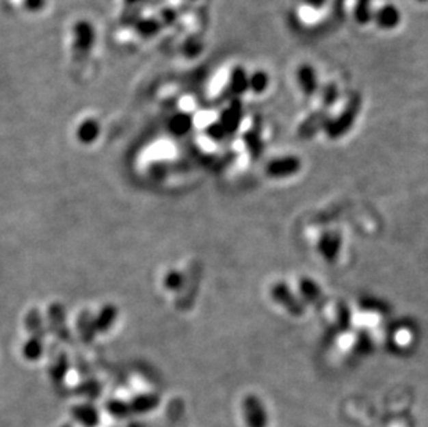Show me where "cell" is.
<instances>
[{
  "mask_svg": "<svg viewBox=\"0 0 428 427\" xmlns=\"http://www.w3.org/2000/svg\"><path fill=\"white\" fill-rule=\"evenodd\" d=\"M360 109H362V97L360 94L353 93L345 103L341 113L334 118H329L325 127L326 135L330 139H340L341 136L348 133L352 129L360 113Z\"/></svg>",
  "mask_w": 428,
  "mask_h": 427,
  "instance_id": "cell-1",
  "label": "cell"
},
{
  "mask_svg": "<svg viewBox=\"0 0 428 427\" xmlns=\"http://www.w3.org/2000/svg\"><path fill=\"white\" fill-rule=\"evenodd\" d=\"M301 170V159L294 155H284L272 159V161L267 164L266 172L272 178H290L295 174H298Z\"/></svg>",
  "mask_w": 428,
  "mask_h": 427,
  "instance_id": "cell-2",
  "label": "cell"
},
{
  "mask_svg": "<svg viewBox=\"0 0 428 427\" xmlns=\"http://www.w3.org/2000/svg\"><path fill=\"white\" fill-rule=\"evenodd\" d=\"M74 49L79 55H88L96 42V31L89 21H78L72 27Z\"/></svg>",
  "mask_w": 428,
  "mask_h": 427,
  "instance_id": "cell-3",
  "label": "cell"
},
{
  "mask_svg": "<svg viewBox=\"0 0 428 427\" xmlns=\"http://www.w3.org/2000/svg\"><path fill=\"white\" fill-rule=\"evenodd\" d=\"M243 412L247 427H266L267 416L262 401L255 396H248L243 401Z\"/></svg>",
  "mask_w": 428,
  "mask_h": 427,
  "instance_id": "cell-4",
  "label": "cell"
},
{
  "mask_svg": "<svg viewBox=\"0 0 428 427\" xmlns=\"http://www.w3.org/2000/svg\"><path fill=\"white\" fill-rule=\"evenodd\" d=\"M272 298L286 308L290 313L298 316L304 312V305L299 298L294 296L291 289L284 283H278L272 287Z\"/></svg>",
  "mask_w": 428,
  "mask_h": 427,
  "instance_id": "cell-5",
  "label": "cell"
},
{
  "mask_svg": "<svg viewBox=\"0 0 428 427\" xmlns=\"http://www.w3.org/2000/svg\"><path fill=\"white\" fill-rule=\"evenodd\" d=\"M49 325L50 331L63 341H71V333L66 322V311L62 304L55 302L49 308Z\"/></svg>",
  "mask_w": 428,
  "mask_h": 427,
  "instance_id": "cell-6",
  "label": "cell"
},
{
  "mask_svg": "<svg viewBox=\"0 0 428 427\" xmlns=\"http://www.w3.org/2000/svg\"><path fill=\"white\" fill-rule=\"evenodd\" d=\"M297 85L306 97H312L319 92V79L313 66L301 64L295 71Z\"/></svg>",
  "mask_w": 428,
  "mask_h": 427,
  "instance_id": "cell-7",
  "label": "cell"
},
{
  "mask_svg": "<svg viewBox=\"0 0 428 427\" xmlns=\"http://www.w3.org/2000/svg\"><path fill=\"white\" fill-rule=\"evenodd\" d=\"M373 21L383 31H394L399 27L402 21V14L397 6L384 5L383 8L374 12Z\"/></svg>",
  "mask_w": 428,
  "mask_h": 427,
  "instance_id": "cell-8",
  "label": "cell"
},
{
  "mask_svg": "<svg viewBox=\"0 0 428 427\" xmlns=\"http://www.w3.org/2000/svg\"><path fill=\"white\" fill-rule=\"evenodd\" d=\"M71 416L82 427H97L100 423V412L90 402L72 406Z\"/></svg>",
  "mask_w": 428,
  "mask_h": 427,
  "instance_id": "cell-9",
  "label": "cell"
},
{
  "mask_svg": "<svg viewBox=\"0 0 428 427\" xmlns=\"http://www.w3.org/2000/svg\"><path fill=\"white\" fill-rule=\"evenodd\" d=\"M243 118V105L239 99H235L226 110H224L219 122L225 128V131L229 133H235L241 122Z\"/></svg>",
  "mask_w": 428,
  "mask_h": 427,
  "instance_id": "cell-10",
  "label": "cell"
},
{
  "mask_svg": "<svg viewBox=\"0 0 428 427\" xmlns=\"http://www.w3.org/2000/svg\"><path fill=\"white\" fill-rule=\"evenodd\" d=\"M229 92L233 96H241L250 90V74L244 67H235L229 77Z\"/></svg>",
  "mask_w": 428,
  "mask_h": 427,
  "instance_id": "cell-11",
  "label": "cell"
},
{
  "mask_svg": "<svg viewBox=\"0 0 428 427\" xmlns=\"http://www.w3.org/2000/svg\"><path fill=\"white\" fill-rule=\"evenodd\" d=\"M329 116L325 110H319L315 112L313 114H310L301 125L299 128V133L305 138L308 136H313L319 129H325L327 121H329Z\"/></svg>",
  "mask_w": 428,
  "mask_h": 427,
  "instance_id": "cell-12",
  "label": "cell"
},
{
  "mask_svg": "<svg viewBox=\"0 0 428 427\" xmlns=\"http://www.w3.org/2000/svg\"><path fill=\"white\" fill-rule=\"evenodd\" d=\"M117 315H118V311L114 305H111V304L104 305L100 309L98 315L94 318V325H96L97 333L109 332L117 320Z\"/></svg>",
  "mask_w": 428,
  "mask_h": 427,
  "instance_id": "cell-13",
  "label": "cell"
},
{
  "mask_svg": "<svg viewBox=\"0 0 428 427\" xmlns=\"http://www.w3.org/2000/svg\"><path fill=\"white\" fill-rule=\"evenodd\" d=\"M131 408L132 412L136 415H143V413H148L154 409L158 408L159 405V397L157 394H140L137 397H135L131 402Z\"/></svg>",
  "mask_w": 428,
  "mask_h": 427,
  "instance_id": "cell-14",
  "label": "cell"
},
{
  "mask_svg": "<svg viewBox=\"0 0 428 427\" xmlns=\"http://www.w3.org/2000/svg\"><path fill=\"white\" fill-rule=\"evenodd\" d=\"M78 332L85 343H92L96 337L97 329L94 325V316L90 312H82L78 319Z\"/></svg>",
  "mask_w": 428,
  "mask_h": 427,
  "instance_id": "cell-15",
  "label": "cell"
},
{
  "mask_svg": "<svg viewBox=\"0 0 428 427\" xmlns=\"http://www.w3.org/2000/svg\"><path fill=\"white\" fill-rule=\"evenodd\" d=\"M98 135H100V124L93 118L85 120L77 131L78 140L83 144H90V143L96 142Z\"/></svg>",
  "mask_w": 428,
  "mask_h": 427,
  "instance_id": "cell-16",
  "label": "cell"
},
{
  "mask_svg": "<svg viewBox=\"0 0 428 427\" xmlns=\"http://www.w3.org/2000/svg\"><path fill=\"white\" fill-rule=\"evenodd\" d=\"M193 128V117L189 113H178L170 120V131L175 136H185Z\"/></svg>",
  "mask_w": 428,
  "mask_h": 427,
  "instance_id": "cell-17",
  "label": "cell"
},
{
  "mask_svg": "<svg viewBox=\"0 0 428 427\" xmlns=\"http://www.w3.org/2000/svg\"><path fill=\"white\" fill-rule=\"evenodd\" d=\"M25 325L28 332L31 333V337L39 339V340H44L46 336V329L43 325V320L40 316V312L38 309H31L27 315L25 319Z\"/></svg>",
  "mask_w": 428,
  "mask_h": 427,
  "instance_id": "cell-18",
  "label": "cell"
},
{
  "mask_svg": "<svg viewBox=\"0 0 428 427\" xmlns=\"http://www.w3.org/2000/svg\"><path fill=\"white\" fill-rule=\"evenodd\" d=\"M374 12L371 8V0H356L353 6V18L359 25H366L373 21Z\"/></svg>",
  "mask_w": 428,
  "mask_h": 427,
  "instance_id": "cell-19",
  "label": "cell"
},
{
  "mask_svg": "<svg viewBox=\"0 0 428 427\" xmlns=\"http://www.w3.org/2000/svg\"><path fill=\"white\" fill-rule=\"evenodd\" d=\"M271 86V77L266 71L258 70L250 74V90L255 94L265 93Z\"/></svg>",
  "mask_w": 428,
  "mask_h": 427,
  "instance_id": "cell-20",
  "label": "cell"
},
{
  "mask_svg": "<svg viewBox=\"0 0 428 427\" xmlns=\"http://www.w3.org/2000/svg\"><path fill=\"white\" fill-rule=\"evenodd\" d=\"M70 363L66 355H59L55 361H53L51 366H50V376L53 379V382L56 383H62L64 380V378L67 376Z\"/></svg>",
  "mask_w": 428,
  "mask_h": 427,
  "instance_id": "cell-21",
  "label": "cell"
},
{
  "mask_svg": "<svg viewBox=\"0 0 428 427\" xmlns=\"http://www.w3.org/2000/svg\"><path fill=\"white\" fill-rule=\"evenodd\" d=\"M161 28H163L161 21L157 20V18H150V17L140 20L135 25L136 32L143 38H151V36L157 35L159 31H161Z\"/></svg>",
  "mask_w": 428,
  "mask_h": 427,
  "instance_id": "cell-22",
  "label": "cell"
},
{
  "mask_svg": "<svg viewBox=\"0 0 428 427\" xmlns=\"http://www.w3.org/2000/svg\"><path fill=\"white\" fill-rule=\"evenodd\" d=\"M105 409L116 419H126L133 413L131 404L126 401H121V400L109 401L105 405Z\"/></svg>",
  "mask_w": 428,
  "mask_h": 427,
  "instance_id": "cell-23",
  "label": "cell"
},
{
  "mask_svg": "<svg viewBox=\"0 0 428 427\" xmlns=\"http://www.w3.org/2000/svg\"><path fill=\"white\" fill-rule=\"evenodd\" d=\"M319 250L322 251V254L327 258V261H332L340 250V239L337 236H325V239L322 240L319 246Z\"/></svg>",
  "mask_w": 428,
  "mask_h": 427,
  "instance_id": "cell-24",
  "label": "cell"
},
{
  "mask_svg": "<svg viewBox=\"0 0 428 427\" xmlns=\"http://www.w3.org/2000/svg\"><path fill=\"white\" fill-rule=\"evenodd\" d=\"M338 96H340V89H338L337 83H334V82H329L322 89H320V97H322V103L325 107H327V109L336 104V101L338 100Z\"/></svg>",
  "mask_w": 428,
  "mask_h": 427,
  "instance_id": "cell-25",
  "label": "cell"
},
{
  "mask_svg": "<svg viewBox=\"0 0 428 427\" xmlns=\"http://www.w3.org/2000/svg\"><path fill=\"white\" fill-rule=\"evenodd\" d=\"M23 352L28 361H38L40 358V355L43 354V340L31 337L25 343Z\"/></svg>",
  "mask_w": 428,
  "mask_h": 427,
  "instance_id": "cell-26",
  "label": "cell"
},
{
  "mask_svg": "<svg viewBox=\"0 0 428 427\" xmlns=\"http://www.w3.org/2000/svg\"><path fill=\"white\" fill-rule=\"evenodd\" d=\"M78 394H82V396H86L89 398H96L100 396V391H101V387L98 385V382L96 380H89V382H83L78 389H77Z\"/></svg>",
  "mask_w": 428,
  "mask_h": 427,
  "instance_id": "cell-27",
  "label": "cell"
},
{
  "mask_svg": "<svg viewBox=\"0 0 428 427\" xmlns=\"http://www.w3.org/2000/svg\"><path fill=\"white\" fill-rule=\"evenodd\" d=\"M301 292H302V296L309 301H315L320 296V290L317 285L313 283L312 281H304L301 283Z\"/></svg>",
  "mask_w": 428,
  "mask_h": 427,
  "instance_id": "cell-28",
  "label": "cell"
},
{
  "mask_svg": "<svg viewBox=\"0 0 428 427\" xmlns=\"http://www.w3.org/2000/svg\"><path fill=\"white\" fill-rule=\"evenodd\" d=\"M206 135H208L211 139H213V140H222V139L228 135V132L225 131V128L222 127V124L218 121V122H213V124L208 125V128H206Z\"/></svg>",
  "mask_w": 428,
  "mask_h": 427,
  "instance_id": "cell-29",
  "label": "cell"
},
{
  "mask_svg": "<svg viewBox=\"0 0 428 427\" xmlns=\"http://www.w3.org/2000/svg\"><path fill=\"white\" fill-rule=\"evenodd\" d=\"M165 286H167V289H170V290H178V289H180V287L183 286V276H182V274H179V272H176V271L170 272V274L167 275V278H165Z\"/></svg>",
  "mask_w": 428,
  "mask_h": 427,
  "instance_id": "cell-30",
  "label": "cell"
},
{
  "mask_svg": "<svg viewBox=\"0 0 428 427\" xmlns=\"http://www.w3.org/2000/svg\"><path fill=\"white\" fill-rule=\"evenodd\" d=\"M24 3L29 12H38L43 8V0H24Z\"/></svg>",
  "mask_w": 428,
  "mask_h": 427,
  "instance_id": "cell-31",
  "label": "cell"
},
{
  "mask_svg": "<svg viewBox=\"0 0 428 427\" xmlns=\"http://www.w3.org/2000/svg\"><path fill=\"white\" fill-rule=\"evenodd\" d=\"M305 3H306L309 8L319 10V9H322V8L327 3V0H305Z\"/></svg>",
  "mask_w": 428,
  "mask_h": 427,
  "instance_id": "cell-32",
  "label": "cell"
},
{
  "mask_svg": "<svg viewBox=\"0 0 428 427\" xmlns=\"http://www.w3.org/2000/svg\"><path fill=\"white\" fill-rule=\"evenodd\" d=\"M200 49H201V46H200L198 42H187L186 46H185L186 55H189L190 50H194V55H197V53H200Z\"/></svg>",
  "mask_w": 428,
  "mask_h": 427,
  "instance_id": "cell-33",
  "label": "cell"
},
{
  "mask_svg": "<svg viewBox=\"0 0 428 427\" xmlns=\"http://www.w3.org/2000/svg\"><path fill=\"white\" fill-rule=\"evenodd\" d=\"M125 2H126V3H131V5H133V3H136V2H137V0H125Z\"/></svg>",
  "mask_w": 428,
  "mask_h": 427,
  "instance_id": "cell-34",
  "label": "cell"
},
{
  "mask_svg": "<svg viewBox=\"0 0 428 427\" xmlns=\"http://www.w3.org/2000/svg\"><path fill=\"white\" fill-rule=\"evenodd\" d=\"M418 3H428V0H416Z\"/></svg>",
  "mask_w": 428,
  "mask_h": 427,
  "instance_id": "cell-35",
  "label": "cell"
},
{
  "mask_svg": "<svg viewBox=\"0 0 428 427\" xmlns=\"http://www.w3.org/2000/svg\"><path fill=\"white\" fill-rule=\"evenodd\" d=\"M63 427H72V426H71V424H64Z\"/></svg>",
  "mask_w": 428,
  "mask_h": 427,
  "instance_id": "cell-36",
  "label": "cell"
}]
</instances>
